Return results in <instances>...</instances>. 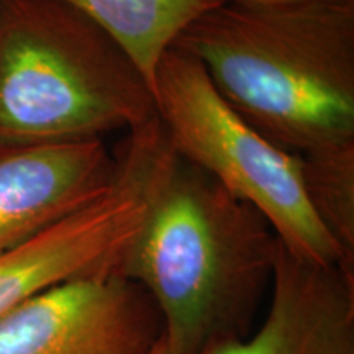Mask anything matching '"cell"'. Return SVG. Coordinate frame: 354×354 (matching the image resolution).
Returning <instances> with one entry per match:
<instances>
[{"instance_id":"6da1fadb","label":"cell","mask_w":354,"mask_h":354,"mask_svg":"<svg viewBox=\"0 0 354 354\" xmlns=\"http://www.w3.org/2000/svg\"><path fill=\"white\" fill-rule=\"evenodd\" d=\"M277 246L271 225L251 203L169 145L143 223L113 272L151 299L171 354H205L241 338L272 281Z\"/></svg>"},{"instance_id":"7a4b0ae2","label":"cell","mask_w":354,"mask_h":354,"mask_svg":"<svg viewBox=\"0 0 354 354\" xmlns=\"http://www.w3.org/2000/svg\"><path fill=\"white\" fill-rule=\"evenodd\" d=\"M171 48L198 61L230 107L286 151L354 145V0L221 3Z\"/></svg>"},{"instance_id":"3957f363","label":"cell","mask_w":354,"mask_h":354,"mask_svg":"<svg viewBox=\"0 0 354 354\" xmlns=\"http://www.w3.org/2000/svg\"><path fill=\"white\" fill-rule=\"evenodd\" d=\"M158 117L120 43L64 0H0V145L100 140Z\"/></svg>"},{"instance_id":"277c9868","label":"cell","mask_w":354,"mask_h":354,"mask_svg":"<svg viewBox=\"0 0 354 354\" xmlns=\"http://www.w3.org/2000/svg\"><path fill=\"white\" fill-rule=\"evenodd\" d=\"M153 88L158 120L176 154L251 203L289 253L354 269L310 205L300 154L274 145L243 120L198 61L169 48L159 61Z\"/></svg>"},{"instance_id":"5b68a950","label":"cell","mask_w":354,"mask_h":354,"mask_svg":"<svg viewBox=\"0 0 354 354\" xmlns=\"http://www.w3.org/2000/svg\"><path fill=\"white\" fill-rule=\"evenodd\" d=\"M166 149L156 123L128 133L107 192L21 245L0 253V318L48 287L113 271L148 209L149 187Z\"/></svg>"},{"instance_id":"8992f818","label":"cell","mask_w":354,"mask_h":354,"mask_svg":"<svg viewBox=\"0 0 354 354\" xmlns=\"http://www.w3.org/2000/svg\"><path fill=\"white\" fill-rule=\"evenodd\" d=\"M146 292L110 271L59 282L0 318V354H148L161 335Z\"/></svg>"},{"instance_id":"52a82bcc","label":"cell","mask_w":354,"mask_h":354,"mask_svg":"<svg viewBox=\"0 0 354 354\" xmlns=\"http://www.w3.org/2000/svg\"><path fill=\"white\" fill-rule=\"evenodd\" d=\"M115 174L102 140L0 145V253L97 201Z\"/></svg>"},{"instance_id":"ba28073f","label":"cell","mask_w":354,"mask_h":354,"mask_svg":"<svg viewBox=\"0 0 354 354\" xmlns=\"http://www.w3.org/2000/svg\"><path fill=\"white\" fill-rule=\"evenodd\" d=\"M271 287L258 331L205 354H354V269L302 259L279 241Z\"/></svg>"},{"instance_id":"9c48e42d","label":"cell","mask_w":354,"mask_h":354,"mask_svg":"<svg viewBox=\"0 0 354 354\" xmlns=\"http://www.w3.org/2000/svg\"><path fill=\"white\" fill-rule=\"evenodd\" d=\"M104 26L154 87L156 68L190 21L223 0H64ZM154 91V88H153Z\"/></svg>"},{"instance_id":"30bf717a","label":"cell","mask_w":354,"mask_h":354,"mask_svg":"<svg viewBox=\"0 0 354 354\" xmlns=\"http://www.w3.org/2000/svg\"><path fill=\"white\" fill-rule=\"evenodd\" d=\"M300 158L310 205L354 264V145Z\"/></svg>"},{"instance_id":"8fae6325","label":"cell","mask_w":354,"mask_h":354,"mask_svg":"<svg viewBox=\"0 0 354 354\" xmlns=\"http://www.w3.org/2000/svg\"><path fill=\"white\" fill-rule=\"evenodd\" d=\"M225 3H240V6H274V3L299 2V0H223Z\"/></svg>"},{"instance_id":"7c38bea8","label":"cell","mask_w":354,"mask_h":354,"mask_svg":"<svg viewBox=\"0 0 354 354\" xmlns=\"http://www.w3.org/2000/svg\"><path fill=\"white\" fill-rule=\"evenodd\" d=\"M148 354H171L169 346H167L165 338H162L161 335H159V338L156 339V343L153 344V348L149 349Z\"/></svg>"}]
</instances>
